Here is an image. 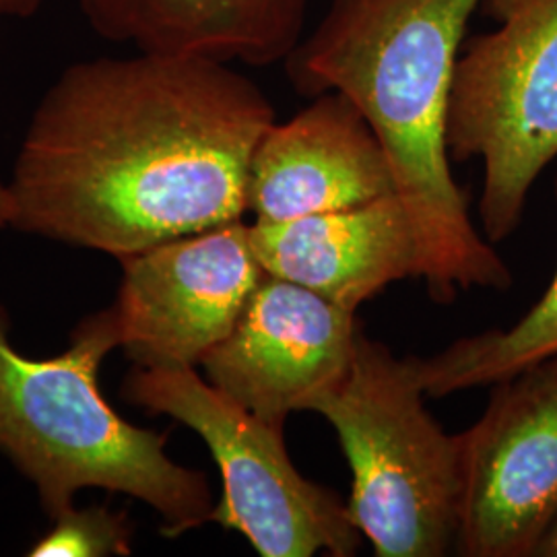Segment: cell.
Masks as SVG:
<instances>
[{"label":"cell","mask_w":557,"mask_h":557,"mask_svg":"<svg viewBox=\"0 0 557 557\" xmlns=\"http://www.w3.org/2000/svg\"><path fill=\"white\" fill-rule=\"evenodd\" d=\"M275 110L225 62L137 52L66 66L7 190L11 230L116 259L239 221Z\"/></svg>","instance_id":"cell-1"},{"label":"cell","mask_w":557,"mask_h":557,"mask_svg":"<svg viewBox=\"0 0 557 557\" xmlns=\"http://www.w3.org/2000/svg\"><path fill=\"white\" fill-rule=\"evenodd\" d=\"M483 0H333L285 60L304 96L337 91L370 122L413 225L430 298L508 289L510 267L469 215L450 170L446 116L458 52Z\"/></svg>","instance_id":"cell-2"},{"label":"cell","mask_w":557,"mask_h":557,"mask_svg":"<svg viewBox=\"0 0 557 557\" xmlns=\"http://www.w3.org/2000/svg\"><path fill=\"white\" fill-rule=\"evenodd\" d=\"M119 347L103 308L81 320L64 354L25 358L0 306V455L36 487L50 520L96 487L147 504L163 537H182L211 522L213 492L202 471L168 455V436L120 418L101 395V361Z\"/></svg>","instance_id":"cell-3"},{"label":"cell","mask_w":557,"mask_h":557,"mask_svg":"<svg viewBox=\"0 0 557 557\" xmlns=\"http://www.w3.org/2000/svg\"><path fill=\"white\" fill-rule=\"evenodd\" d=\"M416 358L359 331L349 372L312 405L337 432L351 469L347 512L379 557L457 549L460 440L425 409Z\"/></svg>","instance_id":"cell-4"},{"label":"cell","mask_w":557,"mask_h":557,"mask_svg":"<svg viewBox=\"0 0 557 557\" xmlns=\"http://www.w3.org/2000/svg\"><path fill=\"white\" fill-rule=\"evenodd\" d=\"M498 29L457 60L446 145L481 160L479 218L492 244L520 225L541 172L557 158V0H483Z\"/></svg>","instance_id":"cell-5"},{"label":"cell","mask_w":557,"mask_h":557,"mask_svg":"<svg viewBox=\"0 0 557 557\" xmlns=\"http://www.w3.org/2000/svg\"><path fill=\"white\" fill-rule=\"evenodd\" d=\"M124 400L168 416L199 436L223 481L211 522L236 531L262 557L358 554L361 533L337 492L304 478L285 446V430L223 395L195 368H133Z\"/></svg>","instance_id":"cell-6"},{"label":"cell","mask_w":557,"mask_h":557,"mask_svg":"<svg viewBox=\"0 0 557 557\" xmlns=\"http://www.w3.org/2000/svg\"><path fill=\"white\" fill-rule=\"evenodd\" d=\"M458 440V554L535 557L557 518V354L494 382Z\"/></svg>","instance_id":"cell-7"},{"label":"cell","mask_w":557,"mask_h":557,"mask_svg":"<svg viewBox=\"0 0 557 557\" xmlns=\"http://www.w3.org/2000/svg\"><path fill=\"white\" fill-rule=\"evenodd\" d=\"M110 304L120 349L137 368H197L232 333L264 275L248 223L168 239L126 259Z\"/></svg>","instance_id":"cell-8"},{"label":"cell","mask_w":557,"mask_h":557,"mask_svg":"<svg viewBox=\"0 0 557 557\" xmlns=\"http://www.w3.org/2000/svg\"><path fill=\"white\" fill-rule=\"evenodd\" d=\"M356 312L285 278L262 275L232 333L200 368L223 395L285 430L349 372Z\"/></svg>","instance_id":"cell-9"},{"label":"cell","mask_w":557,"mask_h":557,"mask_svg":"<svg viewBox=\"0 0 557 557\" xmlns=\"http://www.w3.org/2000/svg\"><path fill=\"white\" fill-rule=\"evenodd\" d=\"M393 195L391 163L370 122L349 98L326 91L264 133L250 163L246 207L255 221H287Z\"/></svg>","instance_id":"cell-10"},{"label":"cell","mask_w":557,"mask_h":557,"mask_svg":"<svg viewBox=\"0 0 557 557\" xmlns=\"http://www.w3.org/2000/svg\"><path fill=\"white\" fill-rule=\"evenodd\" d=\"M262 271L356 312L391 283L419 277L413 225L397 195L351 209L248 223Z\"/></svg>","instance_id":"cell-11"},{"label":"cell","mask_w":557,"mask_h":557,"mask_svg":"<svg viewBox=\"0 0 557 557\" xmlns=\"http://www.w3.org/2000/svg\"><path fill=\"white\" fill-rule=\"evenodd\" d=\"M308 0H79L89 27L143 54L246 62L287 60L301 41Z\"/></svg>","instance_id":"cell-12"},{"label":"cell","mask_w":557,"mask_h":557,"mask_svg":"<svg viewBox=\"0 0 557 557\" xmlns=\"http://www.w3.org/2000/svg\"><path fill=\"white\" fill-rule=\"evenodd\" d=\"M556 354L557 269L545 294L517 324L457 338L432 358H416V370L425 395L440 398L492 386Z\"/></svg>","instance_id":"cell-13"},{"label":"cell","mask_w":557,"mask_h":557,"mask_svg":"<svg viewBox=\"0 0 557 557\" xmlns=\"http://www.w3.org/2000/svg\"><path fill=\"white\" fill-rule=\"evenodd\" d=\"M135 527L126 512L110 506L71 508L52 520V529L32 545V557H108L133 554Z\"/></svg>","instance_id":"cell-14"},{"label":"cell","mask_w":557,"mask_h":557,"mask_svg":"<svg viewBox=\"0 0 557 557\" xmlns=\"http://www.w3.org/2000/svg\"><path fill=\"white\" fill-rule=\"evenodd\" d=\"M44 0H0V21L2 20H29L34 17ZM11 199L7 190V182L0 178V230L9 227L11 223Z\"/></svg>","instance_id":"cell-15"},{"label":"cell","mask_w":557,"mask_h":557,"mask_svg":"<svg viewBox=\"0 0 557 557\" xmlns=\"http://www.w3.org/2000/svg\"><path fill=\"white\" fill-rule=\"evenodd\" d=\"M535 557H557V518L545 537L541 539Z\"/></svg>","instance_id":"cell-16"}]
</instances>
